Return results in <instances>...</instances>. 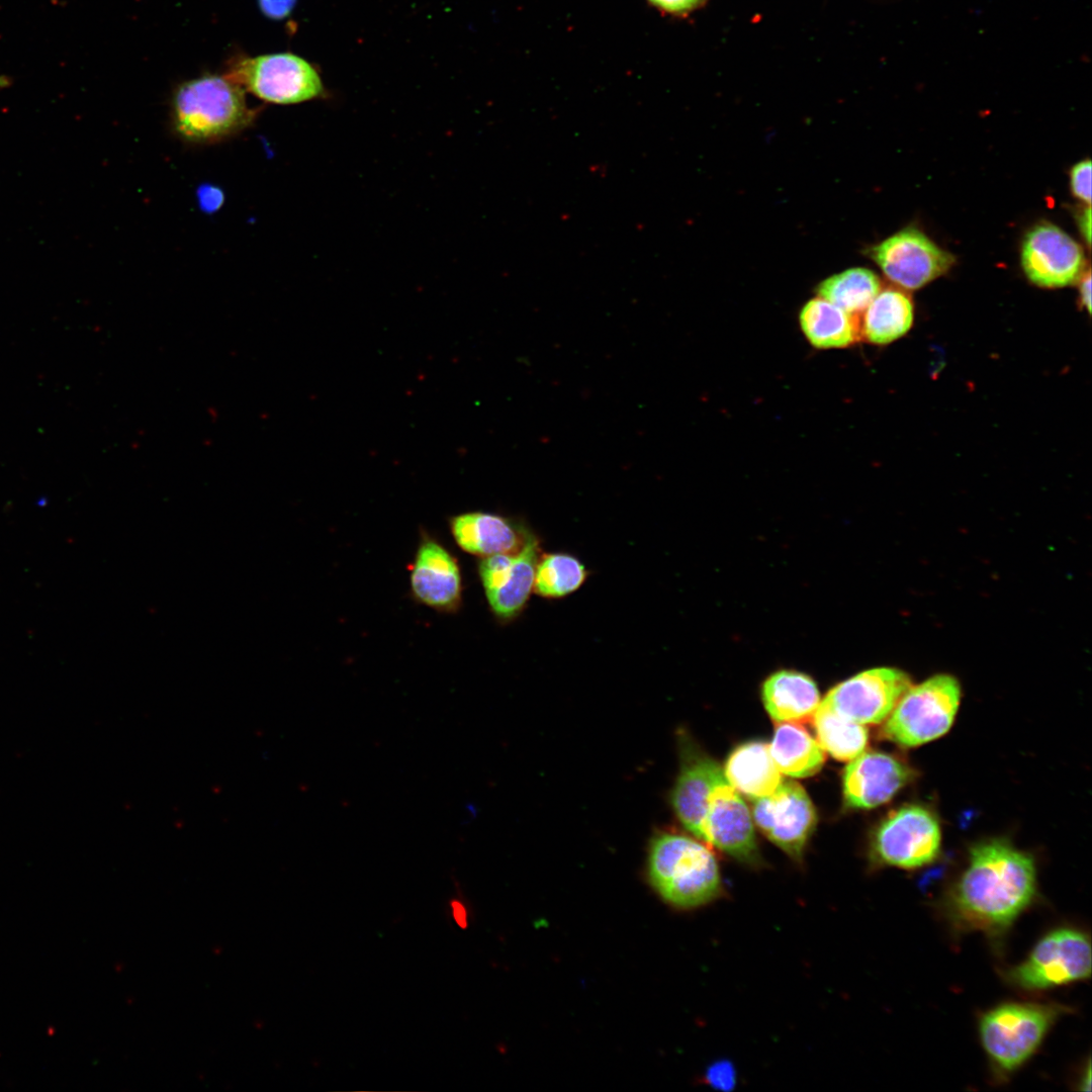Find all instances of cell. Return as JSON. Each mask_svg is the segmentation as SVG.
Listing matches in <instances>:
<instances>
[{
    "label": "cell",
    "instance_id": "cell-1",
    "mask_svg": "<svg viewBox=\"0 0 1092 1092\" xmlns=\"http://www.w3.org/2000/svg\"><path fill=\"white\" fill-rule=\"evenodd\" d=\"M1033 858L1004 840L971 848L969 863L943 899L948 923L962 932L999 938L1036 897Z\"/></svg>",
    "mask_w": 1092,
    "mask_h": 1092
},
{
    "label": "cell",
    "instance_id": "cell-2",
    "mask_svg": "<svg viewBox=\"0 0 1092 1092\" xmlns=\"http://www.w3.org/2000/svg\"><path fill=\"white\" fill-rule=\"evenodd\" d=\"M257 111L246 91L225 75H203L183 82L173 93L171 120L176 134L192 144H213L248 128Z\"/></svg>",
    "mask_w": 1092,
    "mask_h": 1092
},
{
    "label": "cell",
    "instance_id": "cell-3",
    "mask_svg": "<svg viewBox=\"0 0 1092 1092\" xmlns=\"http://www.w3.org/2000/svg\"><path fill=\"white\" fill-rule=\"evenodd\" d=\"M648 878L666 903L682 910L707 905L723 892L713 852L702 842L673 832L659 833L652 839Z\"/></svg>",
    "mask_w": 1092,
    "mask_h": 1092
},
{
    "label": "cell",
    "instance_id": "cell-4",
    "mask_svg": "<svg viewBox=\"0 0 1092 1092\" xmlns=\"http://www.w3.org/2000/svg\"><path fill=\"white\" fill-rule=\"evenodd\" d=\"M1069 1009L1057 1003L1005 1002L979 1020L981 1044L996 1073L1009 1075L1021 1068Z\"/></svg>",
    "mask_w": 1092,
    "mask_h": 1092
},
{
    "label": "cell",
    "instance_id": "cell-5",
    "mask_svg": "<svg viewBox=\"0 0 1092 1092\" xmlns=\"http://www.w3.org/2000/svg\"><path fill=\"white\" fill-rule=\"evenodd\" d=\"M960 700V684L949 674L911 686L884 721L882 734L903 747L936 739L952 725Z\"/></svg>",
    "mask_w": 1092,
    "mask_h": 1092
},
{
    "label": "cell",
    "instance_id": "cell-6",
    "mask_svg": "<svg viewBox=\"0 0 1092 1092\" xmlns=\"http://www.w3.org/2000/svg\"><path fill=\"white\" fill-rule=\"evenodd\" d=\"M1091 943L1081 930L1060 927L1042 936L1025 960L1003 972L1005 981L1024 991H1042L1091 976Z\"/></svg>",
    "mask_w": 1092,
    "mask_h": 1092
},
{
    "label": "cell",
    "instance_id": "cell-7",
    "mask_svg": "<svg viewBox=\"0 0 1092 1092\" xmlns=\"http://www.w3.org/2000/svg\"><path fill=\"white\" fill-rule=\"evenodd\" d=\"M246 92L273 104L290 105L325 96L316 68L292 53L243 57L226 74Z\"/></svg>",
    "mask_w": 1092,
    "mask_h": 1092
},
{
    "label": "cell",
    "instance_id": "cell-8",
    "mask_svg": "<svg viewBox=\"0 0 1092 1092\" xmlns=\"http://www.w3.org/2000/svg\"><path fill=\"white\" fill-rule=\"evenodd\" d=\"M939 849L938 821L919 805H906L889 813L873 841L874 858L879 863L906 870L931 863Z\"/></svg>",
    "mask_w": 1092,
    "mask_h": 1092
},
{
    "label": "cell",
    "instance_id": "cell-9",
    "mask_svg": "<svg viewBox=\"0 0 1092 1092\" xmlns=\"http://www.w3.org/2000/svg\"><path fill=\"white\" fill-rule=\"evenodd\" d=\"M869 256L897 286L916 290L943 275L954 257L916 228H906L869 250Z\"/></svg>",
    "mask_w": 1092,
    "mask_h": 1092
},
{
    "label": "cell",
    "instance_id": "cell-10",
    "mask_svg": "<svg viewBox=\"0 0 1092 1092\" xmlns=\"http://www.w3.org/2000/svg\"><path fill=\"white\" fill-rule=\"evenodd\" d=\"M540 555L539 540L530 532L519 550L479 560L478 575L486 601L498 620H512L525 608L533 592Z\"/></svg>",
    "mask_w": 1092,
    "mask_h": 1092
},
{
    "label": "cell",
    "instance_id": "cell-11",
    "mask_svg": "<svg viewBox=\"0 0 1092 1092\" xmlns=\"http://www.w3.org/2000/svg\"><path fill=\"white\" fill-rule=\"evenodd\" d=\"M911 686L905 672L892 667H876L833 687L822 701L856 723L879 724L888 718Z\"/></svg>",
    "mask_w": 1092,
    "mask_h": 1092
},
{
    "label": "cell",
    "instance_id": "cell-12",
    "mask_svg": "<svg viewBox=\"0 0 1092 1092\" xmlns=\"http://www.w3.org/2000/svg\"><path fill=\"white\" fill-rule=\"evenodd\" d=\"M753 801V819L762 833L790 857L800 861L816 824L815 808L805 790L782 781L769 795Z\"/></svg>",
    "mask_w": 1092,
    "mask_h": 1092
},
{
    "label": "cell",
    "instance_id": "cell-13",
    "mask_svg": "<svg viewBox=\"0 0 1092 1092\" xmlns=\"http://www.w3.org/2000/svg\"><path fill=\"white\" fill-rule=\"evenodd\" d=\"M1021 266L1028 280L1040 287L1059 288L1079 280L1085 271L1082 247L1051 222H1040L1025 235Z\"/></svg>",
    "mask_w": 1092,
    "mask_h": 1092
},
{
    "label": "cell",
    "instance_id": "cell-14",
    "mask_svg": "<svg viewBox=\"0 0 1092 1092\" xmlns=\"http://www.w3.org/2000/svg\"><path fill=\"white\" fill-rule=\"evenodd\" d=\"M701 834V840L741 862L753 866L759 861L749 809L729 783L710 792Z\"/></svg>",
    "mask_w": 1092,
    "mask_h": 1092
},
{
    "label": "cell",
    "instance_id": "cell-15",
    "mask_svg": "<svg viewBox=\"0 0 1092 1092\" xmlns=\"http://www.w3.org/2000/svg\"><path fill=\"white\" fill-rule=\"evenodd\" d=\"M411 590L420 604L443 613L456 612L462 603V575L457 559L438 540L424 533L411 575Z\"/></svg>",
    "mask_w": 1092,
    "mask_h": 1092
},
{
    "label": "cell",
    "instance_id": "cell-16",
    "mask_svg": "<svg viewBox=\"0 0 1092 1092\" xmlns=\"http://www.w3.org/2000/svg\"><path fill=\"white\" fill-rule=\"evenodd\" d=\"M911 778L910 767L897 757L862 751L844 769V802L850 808H875L888 802Z\"/></svg>",
    "mask_w": 1092,
    "mask_h": 1092
},
{
    "label": "cell",
    "instance_id": "cell-17",
    "mask_svg": "<svg viewBox=\"0 0 1092 1092\" xmlns=\"http://www.w3.org/2000/svg\"><path fill=\"white\" fill-rule=\"evenodd\" d=\"M725 783L724 768L716 760L691 743L685 744L671 803L681 824L699 839L707 798L713 788Z\"/></svg>",
    "mask_w": 1092,
    "mask_h": 1092
},
{
    "label": "cell",
    "instance_id": "cell-18",
    "mask_svg": "<svg viewBox=\"0 0 1092 1092\" xmlns=\"http://www.w3.org/2000/svg\"><path fill=\"white\" fill-rule=\"evenodd\" d=\"M449 528L463 551L480 558L519 550L530 533L507 517L479 511L451 517Z\"/></svg>",
    "mask_w": 1092,
    "mask_h": 1092
},
{
    "label": "cell",
    "instance_id": "cell-19",
    "mask_svg": "<svg viewBox=\"0 0 1092 1092\" xmlns=\"http://www.w3.org/2000/svg\"><path fill=\"white\" fill-rule=\"evenodd\" d=\"M761 698L768 715L778 722L811 720L820 703L814 680L795 670L769 675L762 685Z\"/></svg>",
    "mask_w": 1092,
    "mask_h": 1092
},
{
    "label": "cell",
    "instance_id": "cell-20",
    "mask_svg": "<svg viewBox=\"0 0 1092 1092\" xmlns=\"http://www.w3.org/2000/svg\"><path fill=\"white\" fill-rule=\"evenodd\" d=\"M724 774L735 790L751 800L771 794L783 781L768 745L756 741L738 746L729 756Z\"/></svg>",
    "mask_w": 1092,
    "mask_h": 1092
},
{
    "label": "cell",
    "instance_id": "cell-21",
    "mask_svg": "<svg viewBox=\"0 0 1092 1092\" xmlns=\"http://www.w3.org/2000/svg\"><path fill=\"white\" fill-rule=\"evenodd\" d=\"M799 324L809 343L818 349L846 348L860 337L855 315L821 297L803 305Z\"/></svg>",
    "mask_w": 1092,
    "mask_h": 1092
},
{
    "label": "cell",
    "instance_id": "cell-22",
    "mask_svg": "<svg viewBox=\"0 0 1092 1092\" xmlns=\"http://www.w3.org/2000/svg\"><path fill=\"white\" fill-rule=\"evenodd\" d=\"M863 311L859 333L871 344L892 343L906 335L913 325L912 299L898 288L880 290Z\"/></svg>",
    "mask_w": 1092,
    "mask_h": 1092
},
{
    "label": "cell",
    "instance_id": "cell-23",
    "mask_svg": "<svg viewBox=\"0 0 1092 1092\" xmlns=\"http://www.w3.org/2000/svg\"><path fill=\"white\" fill-rule=\"evenodd\" d=\"M771 758L781 771L792 778L816 774L825 761L824 749L800 724H780L768 745Z\"/></svg>",
    "mask_w": 1092,
    "mask_h": 1092
},
{
    "label": "cell",
    "instance_id": "cell-24",
    "mask_svg": "<svg viewBox=\"0 0 1092 1092\" xmlns=\"http://www.w3.org/2000/svg\"><path fill=\"white\" fill-rule=\"evenodd\" d=\"M811 720L818 743L835 759L850 761L864 750L868 730L863 725L843 717L823 701Z\"/></svg>",
    "mask_w": 1092,
    "mask_h": 1092
},
{
    "label": "cell",
    "instance_id": "cell-25",
    "mask_svg": "<svg viewBox=\"0 0 1092 1092\" xmlns=\"http://www.w3.org/2000/svg\"><path fill=\"white\" fill-rule=\"evenodd\" d=\"M881 290V281L870 269H846L823 280L817 286L819 297L855 315L863 311Z\"/></svg>",
    "mask_w": 1092,
    "mask_h": 1092
},
{
    "label": "cell",
    "instance_id": "cell-26",
    "mask_svg": "<svg viewBox=\"0 0 1092 1092\" xmlns=\"http://www.w3.org/2000/svg\"><path fill=\"white\" fill-rule=\"evenodd\" d=\"M587 576L583 563L567 553L540 555L533 592L545 599H560L578 589Z\"/></svg>",
    "mask_w": 1092,
    "mask_h": 1092
},
{
    "label": "cell",
    "instance_id": "cell-27",
    "mask_svg": "<svg viewBox=\"0 0 1092 1092\" xmlns=\"http://www.w3.org/2000/svg\"><path fill=\"white\" fill-rule=\"evenodd\" d=\"M1070 186L1075 197L1091 203V161L1089 159L1075 164L1070 172Z\"/></svg>",
    "mask_w": 1092,
    "mask_h": 1092
},
{
    "label": "cell",
    "instance_id": "cell-28",
    "mask_svg": "<svg viewBox=\"0 0 1092 1092\" xmlns=\"http://www.w3.org/2000/svg\"><path fill=\"white\" fill-rule=\"evenodd\" d=\"M708 1082L718 1089L728 1090L735 1084V1071L728 1062H718L707 1071Z\"/></svg>",
    "mask_w": 1092,
    "mask_h": 1092
},
{
    "label": "cell",
    "instance_id": "cell-29",
    "mask_svg": "<svg viewBox=\"0 0 1092 1092\" xmlns=\"http://www.w3.org/2000/svg\"><path fill=\"white\" fill-rule=\"evenodd\" d=\"M705 1L706 0H648L655 8L671 14H686L701 6Z\"/></svg>",
    "mask_w": 1092,
    "mask_h": 1092
},
{
    "label": "cell",
    "instance_id": "cell-30",
    "mask_svg": "<svg viewBox=\"0 0 1092 1092\" xmlns=\"http://www.w3.org/2000/svg\"><path fill=\"white\" fill-rule=\"evenodd\" d=\"M262 12L273 19L286 17L296 0H258Z\"/></svg>",
    "mask_w": 1092,
    "mask_h": 1092
},
{
    "label": "cell",
    "instance_id": "cell-31",
    "mask_svg": "<svg viewBox=\"0 0 1092 1092\" xmlns=\"http://www.w3.org/2000/svg\"><path fill=\"white\" fill-rule=\"evenodd\" d=\"M198 199L203 210L211 211L217 209L221 205L223 194L216 187L203 186L198 192Z\"/></svg>",
    "mask_w": 1092,
    "mask_h": 1092
},
{
    "label": "cell",
    "instance_id": "cell-32",
    "mask_svg": "<svg viewBox=\"0 0 1092 1092\" xmlns=\"http://www.w3.org/2000/svg\"><path fill=\"white\" fill-rule=\"evenodd\" d=\"M1079 282V294L1082 305L1087 309L1088 313L1091 312V274L1088 269L1084 271L1078 280Z\"/></svg>",
    "mask_w": 1092,
    "mask_h": 1092
},
{
    "label": "cell",
    "instance_id": "cell-33",
    "mask_svg": "<svg viewBox=\"0 0 1092 1092\" xmlns=\"http://www.w3.org/2000/svg\"><path fill=\"white\" fill-rule=\"evenodd\" d=\"M451 915L454 922L462 929L468 926V914L465 905L459 899L453 898L449 902Z\"/></svg>",
    "mask_w": 1092,
    "mask_h": 1092
},
{
    "label": "cell",
    "instance_id": "cell-34",
    "mask_svg": "<svg viewBox=\"0 0 1092 1092\" xmlns=\"http://www.w3.org/2000/svg\"><path fill=\"white\" fill-rule=\"evenodd\" d=\"M1078 225L1080 232L1088 246L1091 243V208L1090 205L1084 207L1078 215Z\"/></svg>",
    "mask_w": 1092,
    "mask_h": 1092
}]
</instances>
